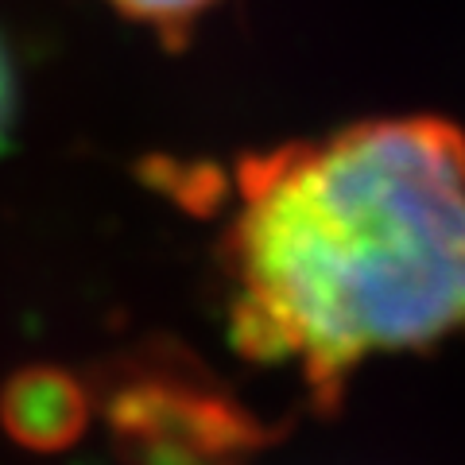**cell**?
Here are the masks:
<instances>
[{
	"label": "cell",
	"mask_w": 465,
	"mask_h": 465,
	"mask_svg": "<svg viewBox=\"0 0 465 465\" xmlns=\"http://www.w3.org/2000/svg\"><path fill=\"white\" fill-rule=\"evenodd\" d=\"M217 213L213 260L232 349L338 411L376 357L465 338V128L388 113L179 171Z\"/></svg>",
	"instance_id": "obj_1"
},
{
	"label": "cell",
	"mask_w": 465,
	"mask_h": 465,
	"mask_svg": "<svg viewBox=\"0 0 465 465\" xmlns=\"http://www.w3.org/2000/svg\"><path fill=\"white\" fill-rule=\"evenodd\" d=\"M101 400L124 465H244L280 434L174 345L124 353Z\"/></svg>",
	"instance_id": "obj_2"
},
{
	"label": "cell",
	"mask_w": 465,
	"mask_h": 465,
	"mask_svg": "<svg viewBox=\"0 0 465 465\" xmlns=\"http://www.w3.org/2000/svg\"><path fill=\"white\" fill-rule=\"evenodd\" d=\"M94 411V384L54 365L24 369L0 388V427L8 430V439L39 454L74 446L90 430Z\"/></svg>",
	"instance_id": "obj_3"
},
{
	"label": "cell",
	"mask_w": 465,
	"mask_h": 465,
	"mask_svg": "<svg viewBox=\"0 0 465 465\" xmlns=\"http://www.w3.org/2000/svg\"><path fill=\"white\" fill-rule=\"evenodd\" d=\"M121 20L152 32L167 51H183L222 0H105Z\"/></svg>",
	"instance_id": "obj_4"
},
{
	"label": "cell",
	"mask_w": 465,
	"mask_h": 465,
	"mask_svg": "<svg viewBox=\"0 0 465 465\" xmlns=\"http://www.w3.org/2000/svg\"><path fill=\"white\" fill-rule=\"evenodd\" d=\"M16 105H20L16 66H12L8 43L0 35V152L8 148V136H12V128H16Z\"/></svg>",
	"instance_id": "obj_5"
}]
</instances>
